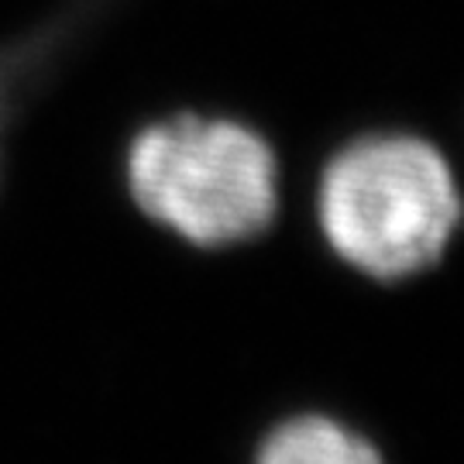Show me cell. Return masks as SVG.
<instances>
[{"label":"cell","instance_id":"obj_3","mask_svg":"<svg viewBox=\"0 0 464 464\" xmlns=\"http://www.w3.org/2000/svg\"><path fill=\"white\" fill-rule=\"evenodd\" d=\"M255 464H385L375 444L334 416L282 420L258 444Z\"/></svg>","mask_w":464,"mask_h":464},{"label":"cell","instance_id":"obj_2","mask_svg":"<svg viewBox=\"0 0 464 464\" xmlns=\"http://www.w3.org/2000/svg\"><path fill=\"white\" fill-rule=\"evenodd\" d=\"M128 186L145 214L197 248L251 241L279 210L268 145L234 121L172 117L131 141Z\"/></svg>","mask_w":464,"mask_h":464},{"label":"cell","instance_id":"obj_1","mask_svg":"<svg viewBox=\"0 0 464 464\" xmlns=\"http://www.w3.org/2000/svg\"><path fill=\"white\" fill-rule=\"evenodd\" d=\"M316 214L344 266L379 282L430 268L461 224L448 159L413 134H375L337 151L320 176Z\"/></svg>","mask_w":464,"mask_h":464}]
</instances>
